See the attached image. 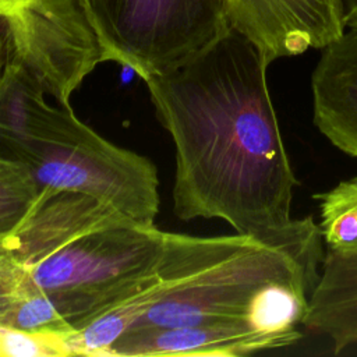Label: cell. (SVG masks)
I'll return each mask as SVG.
<instances>
[{"label": "cell", "instance_id": "6da1fadb", "mask_svg": "<svg viewBox=\"0 0 357 357\" xmlns=\"http://www.w3.org/2000/svg\"><path fill=\"white\" fill-rule=\"evenodd\" d=\"M269 60L229 28L177 68L145 81L155 114L173 138V212L181 220L219 218L296 258L318 280L324 237L291 216V170L266 70Z\"/></svg>", "mask_w": 357, "mask_h": 357}, {"label": "cell", "instance_id": "7a4b0ae2", "mask_svg": "<svg viewBox=\"0 0 357 357\" xmlns=\"http://www.w3.org/2000/svg\"><path fill=\"white\" fill-rule=\"evenodd\" d=\"M163 231L75 191L42 188L0 254L25 266L79 331L156 276Z\"/></svg>", "mask_w": 357, "mask_h": 357}, {"label": "cell", "instance_id": "3957f363", "mask_svg": "<svg viewBox=\"0 0 357 357\" xmlns=\"http://www.w3.org/2000/svg\"><path fill=\"white\" fill-rule=\"evenodd\" d=\"M315 283L289 252L251 236L163 231L152 303L128 331L229 321L298 326Z\"/></svg>", "mask_w": 357, "mask_h": 357}, {"label": "cell", "instance_id": "277c9868", "mask_svg": "<svg viewBox=\"0 0 357 357\" xmlns=\"http://www.w3.org/2000/svg\"><path fill=\"white\" fill-rule=\"evenodd\" d=\"M25 165L40 188L75 191L153 226L159 212L156 166L82 123L70 106H53Z\"/></svg>", "mask_w": 357, "mask_h": 357}, {"label": "cell", "instance_id": "5b68a950", "mask_svg": "<svg viewBox=\"0 0 357 357\" xmlns=\"http://www.w3.org/2000/svg\"><path fill=\"white\" fill-rule=\"evenodd\" d=\"M103 60L139 78L166 74L230 26L227 0H86Z\"/></svg>", "mask_w": 357, "mask_h": 357}, {"label": "cell", "instance_id": "8992f818", "mask_svg": "<svg viewBox=\"0 0 357 357\" xmlns=\"http://www.w3.org/2000/svg\"><path fill=\"white\" fill-rule=\"evenodd\" d=\"M13 59L28 67L59 105L105 63L86 0H0Z\"/></svg>", "mask_w": 357, "mask_h": 357}, {"label": "cell", "instance_id": "52a82bcc", "mask_svg": "<svg viewBox=\"0 0 357 357\" xmlns=\"http://www.w3.org/2000/svg\"><path fill=\"white\" fill-rule=\"evenodd\" d=\"M230 26L272 63L324 49L346 31L342 0H227Z\"/></svg>", "mask_w": 357, "mask_h": 357}, {"label": "cell", "instance_id": "ba28073f", "mask_svg": "<svg viewBox=\"0 0 357 357\" xmlns=\"http://www.w3.org/2000/svg\"><path fill=\"white\" fill-rule=\"evenodd\" d=\"M301 336L298 326L272 325L258 321L142 328L128 331L120 336L107 356L240 357L290 346L298 342Z\"/></svg>", "mask_w": 357, "mask_h": 357}, {"label": "cell", "instance_id": "9c48e42d", "mask_svg": "<svg viewBox=\"0 0 357 357\" xmlns=\"http://www.w3.org/2000/svg\"><path fill=\"white\" fill-rule=\"evenodd\" d=\"M314 123L340 151L357 158V29L322 49L311 77Z\"/></svg>", "mask_w": 357, "mask_h": 357}, {"label": "cell", "instance_id": "30bf717a", "mask_svg": "<svg viewBox=\"0 0 357 357\" xmlns=\"http://www.w3.org/2000/svg\"><path fill=\"white\" fill-rule=\"evenodd\" d=\"M303 325L328 336L336 353L357 344V251L326 248Z\"/></svg>", "mask_w": 357, "mask_h": 357}, {"label": "cell", "instance_id": "8fae6325", "mask_svg": "<svg viewBox=\"0 0 357 357\" xmlns=\"http://www.w3.org/2000/svg\"><path fill=\"white\" fill-rule=\"evenodd\" d=\"M45 95L38 77L11 59L0 78V159L25 165L53 109Z\"/></svg>", "mask_w": 357, "mask_h": 357}, {"label": "cell", "instance_id": "7c38bea8", "mask_svg": "<svg viewBox=\"0 0 357 357\" xmlns=\"http://www.w3.org/2000/svg\"><path fill=\"white\" fill-rule=\"evenodd\" d=\"M0 326L64 337L74 332L29 271L4 254H0Z\"/></svg>", "mask_w": 357, "mask_h": 357}, {"label": "cell", "instance_id": "4fadbf2b", "mask_svg": "<svg viewBox=\"0 0 357 357\" xmlns=\"http://www.w3.org/2000/svg\"><path fill=\"white\" fill-rule=\"evenodd\" d=\"M319 201V230L326 248L357 251V176L340 181Z\"/></svg>", "mask_w": 357, "mask_h": 357}, {"label": "cell", "instance_id": "5bb4252c", "mask_svg": "<svg viewBox=\"0 0 357 357\" xmlns=\"http://www.w3.org/2000/svg\"><path fill=\"white\" fill-rule=\"evenodd\" d=\"M40 191L26 165L0 159V243L21 225Z\"/></svg>", "mask_w": 357, "mask_h": 357}, {"label": "cell", "instance_id": "9a60e30c", "mask_svg": "<svg viewBox=\"0 0 357 357\" xmlns=\"http://www.w3.org/2000/svg\"><path fill=\"white\" fill-rule=\"evenodd\" d=\"M0 356L61 357L71 356V351L64 336L0 326Z\"/></svg>", "mask_w": 357, "mask_h": 357}, {"label": "cell", "instance_id": "2e32d148", "mask_svg": "<svg viewBox=\"0 0 357 357\" xmlns=\"http://www.w3.org/2000/svg\"><path fill=\"white\" fill-rule=\"evenodd\" d=\"M11 59H13L11 28L4 18H0V78Z\"/></svg>", "mask_w": 357, "mask_h": 357}, {"label": "cell", "instance_id": "e0dca14e", "mask_svg": "<svg viewBox=\"0 0 357 357\" xmlns=\"http://www.w3.org/2000/svg\"><path fill=\"white\" fill-rule=\"evenodd\" d=\"M343 24L346 29H357V0H342Z\"/></svg>", "mask_w": 357, "mask_h": 357}]
</instances>
